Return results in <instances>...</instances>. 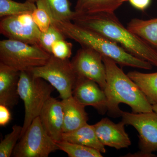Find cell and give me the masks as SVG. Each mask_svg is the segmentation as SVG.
Here are the masks:
<instances>
[{
    "label": "cell",
    "mask_w": 157,
    "mask_h": 157,
    "mask_svg": "<svg viewBox=\"0 0 157 157\" xmlns=\"http://www.w3.org/2000/svg\"><path fill=\"white\" fill-rule=\"evenodd\" d=\"M72 21L115 42L133 56L157 67V48L125 27L114 13H76Z\"/></svg>",
    "instance_id": "cell-1"
},
{
    "label": "cell",
    "mask_w": 157,
    "mask_h": 157,
    "mask_svg": "<svg viewBox=\"0 0 157 157\" xmlns=\"http://www.w3.org/2000/svg\"><path fill=\"white\" fill-rule=\"evenodd\" d=\"M106 70L107 86L104 90L107 99V111L114 117L121 116V103L126 104L132 113L152 112V106L136 83L112 59L103 56Z\"/></svg>",
    "instance_id": "cell-2"
},
{
    "label": "cell",
    "mask_w": 157,
    "mask_h": 157,
    "mask_svg": "<svg viewBox=\"0 0 157 157\" xmlns=\"http://www.w3.org/2000/svg\"><path fill=\"white\" fill-rule=\"evenodd\" d=\"M52 25L61 32L66 38L76 41L82 46L89 47L112 59L121 67L151 70L152 65L137 58L122 47L101 34L80 26L71 21H54Z\"/></svg>",
    "instance_id": "cell-3"
},
{
    "label": "cell",
    "mask_w": 157,
    "mask_h": 157,
    "mask_svg": "<svg viewBox=\"0 0 157 157\" xmlns=\"http://www.w3.org/2000/svg\"><path fill=\"white\" fill-rule=\"evenodd\" d=\"M55 89L43 78L35 77L30 71L20 72L18 94L24 104L25 115L21 137L33 121L39 116Z\"/></svg>",
    "instance_id": "cell-4"
},
{
    "label": "cell",
    "mask_w": 157,
    "mask_h": 157,
    "mask_svg": "<svg viewBox=\"0 0 157 157\" xmlns=\"http://www.w3.org/2000/svg\"><path fill=\"white\" fill-rule=\"evenodd\" d=\"M51 55L39 45L9 39L0 42V62L20 72L45 65Z\"/></svg>",
    "instance_id": "cell-5"
},
{
    "label": "cell",
    "mask_w": 157,
    "mask_h": 157,
    "mask_svg": "<svg viewBox=\"0 0 157 157\" xmlns=\"http://www.w3.org/2000/svg\"><path fill=\"white\" fill-rule=\"evenodd\" d=\"M35 77L48 82L59 94L62 100L73 96L78 76L69 59H61L51 55L45 65L29 70Z\"/></svg>",
    "instance_id": "cell-6"
},
{
    "label": "cell",
    "mask_w": 157,
    "mask_h": 157,
    "mask_svg": "<svg viewBox=\"0 0 157 157\" xmlns=\"http://www.w3.org/2000/svg\"><path fill=\"white\" fill-rule=\"evenodd\" d=\"M58 150L56 141L45 132L38 117L20 138L12 155L14 157H48Z\"/></svg>",
    "instance_id": "cell-7"
},
{
    "label": "cell",
    "mask_w": 157,
    "mask_h": 157,
    "mask_svg": "<svg viewBox=\"0 0 157 157\" xmlns=\"http://www.w3.org/2000/svg\"><path fill=\"white\" fill-rule=\"evenodd\" d=\"M122 121L137 130L139 134V153L144 157H153L157 151V113L152 112L134 113L121 110Z\"/></svg>",
    "instance_id": "cell-8"
},
{
    "label": "cell",
    "mask_w": 157,
    "mask_h": 157,
    "mask_svg": "<svg viewBox=\"0 0 157 157\" xmlns=\"http://www.w3.org/2000/svg\"><path fill=\"white\" fill-rule=\"evenodd\" d=\"M103 56L94 49L82 46L71 62L78 77L92 80L104 90L107 81Z\"/></svg>",
    "instance_id": "cell-9"
},
{
    "label": "cell",
    "mask_w": 157,
    "mask_h": 157,
    "mask_svg": "<svg viewBox=\"0 0 157 157\" xmlns=\"http://www.w3.org/2000/svg\"><path fill=\"white\" fill-rule=\"evenodd\" d=\"M0 33L8 39L39 45L41 32L34 22L32 13H24L3 17Z\"/></svg>",
    "instance_id": "cell-10"
},
{
    "label": "cell",
    "mask_w": 157,
    "mask_h": 157,
    "mask_svg": "<svg viewBox=\"0 0 157 157\" xmlns=\"http://www.w3.org/2000/svg\"><path fill=\"white\" fill-rule=\"evenodd\" d=\"M73 96L78 103L84 106L95 108L100 114L107 111V99L104 90L91 79L78 77Z\"/></svg>",
    "instance_id": "cell-11"
},
{
    "label": "cell",
    "mask_w": 157,
    "mask_h": 157,
    "mask_svg": "<svg viewBox=\"0 0 157 157\" xmlns=\"http://www.w3.org/2000/svg\"><path fill=\"white\" fill-rule=\"evenodd\" d=\"M125 125L122 121L116 124L106 117L94 125L98 139L103 145L118 150L128 148L132 143Z\"/></svg>",
    "instance_id": "cell-12"
},
{
    "label": "cell",
    "mask_w": 157,
    "mask_h": 157,
    "mask_svg": "<svg viewBox=\"0 0 157 157\" xmlns=\"http://www.w3.org/2000/svg\"><path fill=\"white\" fill-rule=\"evenodd\" d=\"M39 117L47 134L56 141L61 140L64 133L61 101L50 97L43 106Z\"/></svg>",
    "instance_id": "cell-13"
},
{
    "label": "cell",
    "mask_w": 157,
    "mask_h": 157,
    "mask_svg": "<svg viewBox=\"0 0 157 157\" xmlns=\"http://www.w3.org/2000/svg\"><path fill=\"white\" fill-rule=\"evenodd\" d=\"M20 72L0 62V104L12 108L18 103Z\"/></svg>",
    "instance_id": "cell-14"
},
{
    "label": "cell",
    "mask_w": 157,
    "mask_h": 157,
    "mask_svg": "<svg viewBox=\"0 0 157 157\" xmlns=\"http://www.w3.org/2000/svg\"><path fill=\"white\" fill-rule=\"evenodd\" d=\"M63 111L64 133L73 132L87 123L89 117L85 106L71 96L61 101Z\"/></svg>",
    "instance_id": "cell-15"
},
{
    "label": "cell",
    "mask_w": 157,
    "mask_h": 157,
    "mask_svg": "<svg viewBox=\"0 0 157 157\" xmlns=\"http://www.w3.org/2000/svg\"><path fill=\"white\" fill-rule=\"evenodd\" d=\"M62 140L88 147L101 153L106 151L105 146L98 139L94 125L87 123L73 132L63 133Z\"/></svg>",
    "instance_id": "cell-16"
},
{
    "label": "cell",
    "mask_w": 157,
    "mask_h": 157,
    "mask_svg": "<svg viewBox=\"0 0 157 157\" xmlns=\"http://www.w3.org/2000/svg\"><path fill=\"white\" fill-rule=\"evenodd\" d=\"M128 0H77L75 7L76 13H114V11Z\"/></svg>",
    "instance_id": "cell-17"
},
{
    "label": "cell",
    "mask_w": 157,
    "mask_h": 157,
    "mask_svg": "<svg viewBox=\"0 0 157 157\" xmlns=\"http://www.w3.org/2000/svg\"><path fill=\"white\" fill-rule=\"evenodd\" d=\"M127 75L138 86L150 104L157 105V72L144 73L134 71Z\"/></svg>",
    "instance_id": "cell-18"
},
{
    "label": "cell",
    "mask_w": 157,
    "mask_h": 157,
    "mask_svg": "<svg viewBox=\"0 0 157 157\" xmlns=\"http://www.w3.org/2000/svg\"><path fill=\"white\" fill-rule=\"evenodd\" d=\"M127 28L133 33L157 48V18L147 20L133 18L128 23Z\"/></svg>",
    "instance_id": "cell-19"
},
{
    "label": "cell",
    "mask_w": 157,
    "mask_h": 157,
    "mask_svg": "<svg viewBox=\"0 0 157 157\" xmlns=\"http://www.w3.org/2000/svg\"><path fill=\"white\" fill-rule=\"evenodd\" d=\"M37 5L42 6L54 21H72L76 14L70 9L69 0H39Z\"/></svg>",
    "instance_id": "cell-20"
},
{
    "label": "cell",
    "mask_w": 157,
    "mask_h": 157,
    "mask_svg": "<svg viewBox=\"0 0 157 157\" xmlns=\"http://www.w3.org/2000/svg\"><path fill=\"white\" fill-rule=\"evenodd\" d=\"M35 3L26 1L24 3L17 2L13 0H0V17L32 13L36 9Z\"/></svg>",
    "instance_id": "cell-21"
},
{
    "label": "cell",
    "mask_w": 157,
    "mask_h": 157,
    "mask_svg": "<svg viewBox=\"0 0 157 157\" xmlns=\"http://www.w3.org/2000/svg\"><path fill=\"white\" fill-rule=\"evenodd\" d=\"M59 150L70 157H102L101 152L88 147L64 140L56 141Z\"/></svg>",
    "instance_id": "cell-22"
},
{
    "label": "cell",
    "mask_w": 157,
    "mask_h": 157,
    "mask_svg": "<svg viewBox=\"0 0 157 157\" xmlns=\"http://www.w3.org/2000/svg\"><path fill=\"white\" fill-rule=\"evenodd\" d=\"M22 131V127L14 125L11 133L5 135L0 143V157H10L12 155Z\"/></svg>",
    "instance_id": "cell-23"
},
{
    "label": "cell",
    "mask_w": 157,
    "mask_h": 157,
    "mask_svg": "<svg viewBox=\"0 0 157 157\" xmlns=\"http://www.w3.org/2000/svg\"><path fill=\"white\" fill-rule=\"evenodd\" d=\"M66 39L61 32L52 24L48 30L41 32L39 45L51 54V49L54 43L60 39Z\"/></svg>",
    "instance_id": "cell-24"
},
{
    "label": "cell",
    "mask_w": 157,
    "mask_h": 157,
    "mask_svg": "<svg viewBox=\"0 0 157 157\" xmlns=\"http://www.w3.org/2000/svg\"><path fill=\"white\" fill-rule=\"evenodd\" d=\"M36 9L32 13L34 22L42 33L48 30L52 25L50 15L43 7L37 5Z\"/></svg>",
    "instance_id": "cell-25"
},
{
    "label": "cell",
    "mask_w": 157,
    "mask_h": 157,
    "mask_svg": "<svg viewBox=\"0 0 157 157\" xmlns=\"http://www.w3.org/2000/svg\"><path fill=\"white\" fill-rule=\"evenodd\" d=\"M73 44L65 39H60L55 42L51 49V55L57 58L68 59L72 54Z\"/></svg>",
    "instance_id": "cell-26"
},
{
    "label": "cell",
    "mask_w": 157,
    "mask_h": 157,
    "mask_svg": "<svg viewBox=\"0 0 157 157\" xmlns=\"http://www.w3.org/2000/svg\"><path fill=\"white\" fill-rule=\"evenodd\" d=\"M11 119V113L9 107L0 104V126H6L10 122Z\"/></svg>",
    "instance_id": "cell-27"
},
{
    "label": "cell",
    "mask_w": 157,
    "mask_h": 157,
    "mask_svg": "<svg viewBox=\"0 0 157 157\" xmlns=\"http://www.w3.org/2000/svg\"><path fill=\"white\" fill-rule=\"evenodd\" d=\"M128 2L135 9L144 11L150 6L151 0H128Z\"/></svg>",
    "instance_id": "cell-28"
},
{
    "label": "cell",
    "mask_w": 157,
    "mask_h": 157,
    "mask_svg": "<svg viewBox=\"0 0 157 157\" xmlns=\"http://www.w3.org/2000/svg\"><path fill=\"white\" fill-rule=\"evenodd\" d=\"M152 106L153 110L157 113V105H152Z\"/></svg>",
    "instance_id": "cell-29"
},
{
    "label": "cell",
    "mask_w": 157,
    "mask_h": 157,
    "mask_svg": "<svg viewBox=\"0 0 157 157\" xmlns=\"http://www.w3.org/2000/svg\"><path fill=\"white\" fill-rule=\"evenodd\" d=\"M26 1H29V2H32L36 3L39 0H26Z\"/></svg>",
    "instance_id": "cell-30"
}]
</instances>
